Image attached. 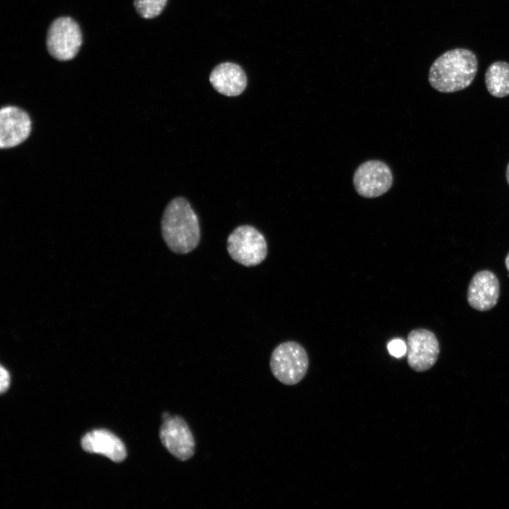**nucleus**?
<instances>
[{
	"instance_id": "1",
	"label": "nucleus",
	"mask_w": 509,
	"mask_h": 509,
	"mask_svg": "<svg viewBox=\"0 0 509 509\" xmlns=\"http://www.w3.org/2000/svg\"><path fill=\"white\" fill-rule=\"evenodd\" d=\"M163 239L174 253L185 255L199 245L201 231L198 217L189 203L177 197L165 207L160 223Z\"/></svg>"
},
{
	"instance_id": "2",
	"label": "nucleus",
	"mask_w": 509,
	"mask_h": 509,
	"mask_svg": "<svg viewBox=\"0 0 509 509\" xmlns=\"http://www.w3.org/2000/svg\"><path fill=\"white\" fill-rule=\"evenodd\" d=\"M477 70L475 54L467 49L455 48L444 52L433 62L428 81L438 92L454 93L469 86Z\"/></svg>"
},
{
	"instance_id": "3",
	"label": "nucleus",
	"mask_w": 509,
	"mask_h": 509,
	"mask_svg": "<svg viewBox=\"0 0 509 509\" xmlns=\"http://www.w3.org/2000/svg\"><path fill=\"white\" fill-rule=\"evenodd\" d=\"M269 366L277 380L286 385H294L306 375L309 366L308 353L299 343L284 341L271 352Z\"/></svg>"
},
{
	"instance_id": "4",
	"label": "nucleus",
	"mask_w": 509,
	"mask_h": 509,
	"mask_svg": "<svg viewBox=\"0 0 509 509\" xmlns=\"http://www.w3.org/2000/svg\"><path fill=\"white\" fill-rule=\"evenodd\" d=\"M226 242L230 258L247 267L260 264L267 256L268 247L264 235L250 225L235 228Z\"/></svg>"
},
{
	"instance_id": "5",
	"label": "nucleus",
	"mask_w": 509,
	"mask_h": 509,
	"mask_svg": "<svg viewBox=\"0 0 509 509\" xmlns=\"http://www.w3.org/2000/svg\"><path fill=\"white\" fill-rule=\"evenodd\" d=\"M46 44L49 53L56 59H73L82 44L79 25L70 17L55 19L48 29Z\"/></svg>"
},
{
	"instance_id": "6",
	"label": "nucleus",
	"mask_w": 509,
	"mask_h": 509,
	"mask_svg": "<svg viewBox=\"0 0 509 509\" xmlns=\"http://www.w3.org/2000/svg\"><path fill=\"white\" fill-rule=\"evenodd\" d=\"M159 438L168 452L181 462L189 460L195 454L193 433L186 421L179 415L170 416L163 420Z\"/></svg>"
},
{
	"instance_id": "7",
	"label": "nucleus",
	"mask_w": 509,
	"mask_h": 509,
	"mask_svg": "<svg viewBox=\"0 0 509 509\" xmlns=\"http://www.w3.org/2000/svg\"><path fill=\"white\" fill-rule=\"evenodd\" d=\"M393 176L387 164L379 160H370L355 170L353 184L356 192L365 198H375L387 192L392 187Z\"/></svg>"
},
{
	"instance_id": "8",
	"label": "nucleus",
	"mask_w": 509,
	"mask_h": 509,
	"mask_svg": "<svg viewBox=\"0 0 509 509\" xmlns=\"http://www.w3.org/2000/svg\"><path fill=\"white\" fill-rule=\"evenodd\" d=\"M407 363L417 372L432 368L439 356V342L431 331L419 328L411 330L407 336Z\"/></svg>"
},
{
	"instance_id": "9",
	"label": "nucleus",
	"mask_w": 509,
	"mask_h": 509,
	"mask_svg": "<svg viewBox=\"0 0 509 509\" xmlns=\"http://www.w3.org/2000/svg\"><path fill=\"white\" fill-rule=\"evenodd\" d=\"M31 120L23 109L13 105L0 111V147L8 148L23 143L29 136Z\"/></svg>"
},
{
	"instance_id": "10",
	"label": "nucleus",
	"mask_w": 509,
	"mask_h": 509,
	"mask_svg": "<svg viewBox=\"0 0 509 509\" xmlns=\"http://www.w3.org/2000/svg\"><path fill=\"white\" fill-rule=\"evenodd\" d=\"M500 294L499 281L494 273L482 270L471 279L467 290V302L474 309L487 311L498 302Z\"/></svg>"
},
{
	"instance_id": "11",
	"label": "nucleus",
	"mask_w": 509,
	"mask_h": 509,
	"mask_svg": "<svg viewBox=\"0 0 509 509\" xmlns=\"http://www.w3.org/2000/svg\"><path fill=\"white\" fill-rule=\"evenodd\" d=\"M209 81L216 90L226 96L240 95L247 86L244 71L239 65L232 62L217 65L212 70Z\"/></svg>"
},
{
	"instance_id": "12",
	"label": "nucleus",
	"mask_w": 509,
	"mask_h": 509,
	"mask_svg": "<svg viewBox=\"0 0 509 509\" xmlns=\"http://www.w3.org/2000/svg\"><path fill=\"white\" fill-rule=\"evenodd\" d=\"M81 446L88 452L103 455L116 462H122L127 455L125 446L121 440L106 430L88 433L81 440Z\"/></svg>"
},
{
	"instance_id": "13",
	"label": "nucleus",
	"mask_w": 509,
	"mask_h": 509,
	"mask_svg": "<svg viewBox=\"0 0 509 509\" xmlns=\"http://www.w3.org/2000/svg\"><path fill=\"white\" fill-rule=\"evenodd\" d=\"M485 84L493 97L509 95V63L502 61L492 63L486 71Z\"/></svg>"
},
{
	"instance_id": "14",
	"label": "nucleus",
	"mask_w": 509,
	"mask_h": 509,
	"mask_svg": "<svg viewBox=\"0 0 509 509\" xmlns=\"http://www.w3.org/2000/svg\"><path fill=\"white\" fill-rule=\"evenodd\" d=\"M168 0H134L137 13L144 18H153L163 11Z\"/></svg>"
},
{
	"instance_id": "15",
	"label": "nucleus",
	"mask_w": 509,
	"mask_h": 509,
	"mask_svg": "<svg viewBox=\"0 0 509 509\" xmlns=\"http://www.w3.org/2000/svg\"><path fill=\"white\" fill-rule=\"evenodd\" d=\"M389 353L397 358L403 356L407 350L405 342L401 339H394L387 344Z\"/></svg>"
},
{
	"instance_id": "16",
	"label": "nucleus",
	"mask_w": 509,
	"mask_h": 509,
	"mask_svg": "<svg viewBox=\"0 0 509 509\" xmlns=\"http://www.w3.org/2000/svg\"><path fill=\"white\" fill-rule=\"evenodd\" d=\"M10 385V375L8 372L3 366H1L0 372V392L4 393L6 392Z\"/></svg>"
},
{
	"instance_id": "17",
	"label": "nucleus",
	"mask_w": 509,
	"mask_h": 509,
	"mask_svg": "<svg viewBox=\"0 0 509 509\" xmlns=\"http://www.w3.org/2000/svg\"><path fill=\"white\" fill-rule=\"evenodd\" d=\"M505 264L506 269L509 271V253L508 254V255L505 257Z\"/></svg>"
},
{
	"instance_id": "18",
	"label": "nucleus",
	"mask_w": 509,
	"mask_h": 509,
	"mask_svg": "<svg viewBox=\"0 0 509 509\" xmlns=\"http://www.w3.org/2000/svg\"><path fill=\"white\" fill-rule=\"evenodd\" d=\"M505 176H506L507 182L509 185V163L508 164L507 168H506Z\"/></svg>"
}]
</instances>
